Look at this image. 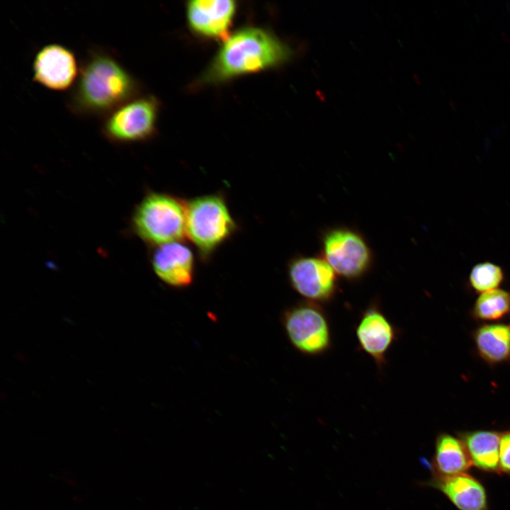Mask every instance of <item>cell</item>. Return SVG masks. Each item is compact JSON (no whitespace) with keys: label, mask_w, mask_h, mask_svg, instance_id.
I'll use <instances>...</instances> for the list:
<instances>
[{"label":"cell","mask_w":510,"mask_h":510,"mask_svg":"<svg viewBox=\"0 0 510 510\" xmlns=\"http://www.w3.org/2000/svg\"><path fill=\"white\" fill-rule=\"evenodd\" d=\"M79 70L72 50L62 45L50 44L35 56L33 80L51 90L64 91L74 86Z\"/></svg>","instance_id":"obj_10"},{"label":"cell","mask_w":510,"mask_h":510,"mask_svg":"<svg viewBox=\"0 0 510 510\" xmlns=\"http://www.w3.org/2000/svg\"><path fill=\"white\" fill-rule=\"evenodd\" d=\"M361 350L368 355L381 371L387 364V355L398 339L400 331L383 312L379 300H373L363 310L355 327Z\"/></svg>","instance_id":"obj_9"},{"label":"cell","mask_w":510,"mask_h":510,"mask_svg":"<svg viewBox=\"0 0 510 510\" xmlns=\"http://www.w3.org/2000/svg\"><path fill=\"white\" fill-rule=\"evenodd\" d=\"M293 50L267 30L246 27L225 40L203 74V84L221 83L237 76L279 66L288 61Z\"/></svg>","instance_id":"obj_2"},{"label":"cell","mask_w":510,"mask_h":510,"mask_svg":"<svg viewBox=\"0 0 510 510\" xmlns=\"http://www.w3.org/2000/svg\"><path fill=\"white\" fill-rule=\"evenodd\" d=\"M472 337L477 353L487 363L510 361V325L484 324L475 330Z\"/></svg>","instance_id":"obj_16"},{"label":"cell","mask_w":510,"mask_h":510,"mask_svg":"<svg viewBox=\"0 0 510 510\" xmlns=\"http://www.w3.org/2000/svg\"><path fill=\"white\" fill-rule=\"evenodd\" d=\"M427 485L440 490L459 510H489L484 486L466 472L451 476L432 475Z\"/></svg>","instance_id":"obj_13"},{"label":"cell","mask_w":510,"mask_h":510,"mask_svg":"<svg viewBox=\"0 0 510 510\" xmlns=\"http://www.w3.org/2000/svg\"><path fill=\"white\" fill-rule=\"evenodd\" d=\"M236 10L237 4L231 0H196L187 3L186 17L195 33L225 40L229 37Z\"/></svg>","instance_id":"obj_12"},{"label":"cell","mask_w":510,"mask_h":510,"mask_svg":"<svg viewBox=\"0 0 510 510\" xmlns=\"http://www.w3.org/2000/svg\"><path fill=\"white\" fill-rule=\"evenodd\" d=\"M238 227L223 193H208L186 200V236L202 261H209Z\"/></svg>","instance_id":"obj_3"},{"label":"cell","mask_w":510,"mask_h":510,"mask_svg":"<svg viewBox=\"0 0 510 510\" xmlns=\"http://www.w3.org/2000/svg\"><path fill=\"white\" fill-rule=\"evenodd\" d=\"M139 81L111 54L91 50L82 62L68 98L79 115L103 116L138 96Z\"/></svg>","instance_id":"obj_1"},{"label":"cell","mask_w":510,"mask_h":510,"mask_svg":"<svg viewBox=\"0 0 510 510\" xmlns=\"http://www.w3.org/2000/svg\"><path fill=\"white\" fill-rule=\"evenodd\" d=\"M322 251V257L336 275L351 281L361 278L373 261L371 250L363 236L344 227L323 233Z\"/></svg>","instance_id":"obj_6"},{"label":"cell","mask_w":510,"mask_h":510,"mask_svg":"<svg viewBox=\"0 0 510 510\" xmlns=\"http://www.w3.org/2000/svg\"><path fill=\"white\" fill-rule=\"evenodd\" d=\"M502 268L492 262H481L474 266L470 273L469 283L471 288L482 293L499 288L504 280Z\"/></svg>","instance_id":"obj_18"},{"label":"cell","mask_w":510,"mask_h":510,"mask_svg":"<svg viewBox=\"0 0 510 510\" xmlns=\"http://www.w3.org/2000/svg\"><path fill=\"white\" fill-rule=\"evenodd\" d=\"M499 472L510 475V430L501 433Z\"/></svg>","instance_id":"obj_19"},{"label":"cell","mask_w":510,"mask_h":510,"mask_svg":"<svg viewBox=\"0 0 510 510\" xmlns=\"http://www.w3.org/2000/svg\"><path fill=\"white\" fill-rule=\"evenodd\" d=\"M151 264L157 277L171 287L183 288L193 282L195 256L191 247L183 240L154 246Z\"/></svg>","instance_id":"obj_11"},{"label":"cell","mask_w":510,"mask_h":510,"mask_svg":"<svg viewBox=\"0 0 510 510\" xmlns=\"http://www.w3.org/2000/svg\"><path fill=\"white\" fill-rule=\"evenodd\" d=\"M282 323L290 342L302 354L319 356L331 349V324L321 304L299 302L284 311Z\"/></svg>","instance_id":"obj_5"},{"label":"cell","mask_w":510,"mask_h":510,"mask_svg":"<svg viewBox=\"0 0 510 510\" xmlns=\"http://www.w3.org/2000/svg\"><path fill=\"white\" fill-rule=\"evenodd\" d=\"M472 465L482 471L499 472L501 433L477 430L458 433Z\"/></svg>","instance_id":"obj_14"},{"label":"cell","mask_w":510,"mask_h":510,"mask_svg":"<svg viewBox=\"0 0 510 510\" xmlns=\"http://www.w3.org/2000/svg\"><path fill=\"white\" fill-rule=\"evenodd\" d=\"M289 283L305 300L332 301L338 291L336 273L323 257L298 256L287 266Z\"/></svg>","instance_id":"obj_8"},{"label":"cell","mask_w":510,"mask_h":510,"mask_svg":"<svg viewBox=\"0 0 510 510\" xmlns=\"http://www.w3.org/2000/svg\"><path fill=\"white\" fill-rule=\"evenodd\" d=\"M186 200L164 192H149L132 217L137 235L154 246L182 241L186 236Z\"/></svg>","instance_id":"obj_4"},{"label":"cell","mask_w":510,"mask_h":510,"mask_svg":"<svg viewBox=\"0 0 510 510\" xmlns=\"http://www.w3.org/2000/svg\"><path fill=\"white\" fill-rule=\"evenodd\" d=\"M159 108V103L155 97L138 96L105 118L103 134L109 140L118 143L147 140L156 131Z\"/></svg>","instance_id":"obj_7"},{"label":"cell","mask_w":510,"mask_h":510,"mask_svg":"<svg viewBox=\"0 0 510 510\" xmlns=\"http://www.w3.org/2000/svg\"><path fill=\"white\" fill-rule=\"evenodd\" d=\"M472 465L463 441L447 433L436 437L432 475L451 476L465 473Z\"/></svg>","instance_id":"obj_15"},{"label":"cell","mask_w":510,"mask_h":510,"mask_svg":"<svg viewBox=\"0 0 510 510\" xmlns=\"http://www.w3.org/2000/svg\"><path fill=\"white\" fill-rule=\"evenodd\" d=\"M510 311V292L497 288L481 293L472 309V316L479 320L492 322L506 316Z\"/></svg>","instance_id":"obj_17"}]
</instances>
